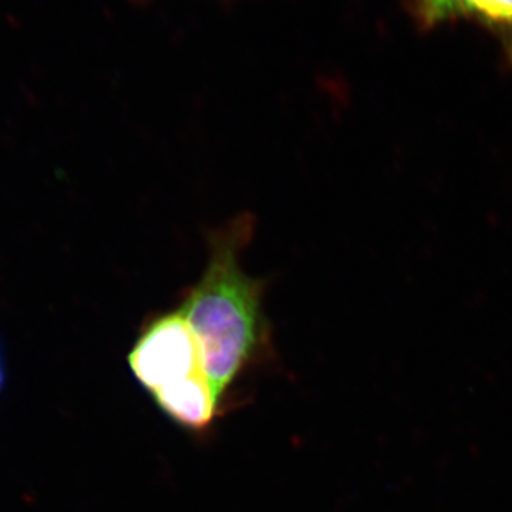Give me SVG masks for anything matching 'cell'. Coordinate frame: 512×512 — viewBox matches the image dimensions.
<instances>
[{
    "instance_id": "obj_5",
    "label": "cell",
    "mask_w": 512,
    "mask_h": 512,
    "mask_svg": "<svg viewBox=\"0 0 512 512\" xmlns=\"http://www.w3.org/2000/svg\"><path fill=\"white\" fill-rule=\"evenodd\" d=\"M431 19H443L460 12L458 0H423Z\"/></svg>"
},
{
    "instance_id": "obj_2",
    "label": "cell",
    "mask_w": 512,
    "mask_h": 512,
    "mask_svg": "<svg viewBox=\"0 0 512 512\" xmlns=\"http://www.w3.org/2000/svg\"><path fill=\"white\" fill-rule=\"evenodd\" d=\"M127 362L134 379L150 396L205 375L197 342L178 308L146 320Z\"/></svg>"
},
{
    "instance_id": "obj_4",
    "label": "cell",
    "mask_w": 512,
    "mask_h": 512,
    "mask_svg": "<svg viewBox=\"0 0 512 512\" xmlns=\"http://www.w3.org/2000/svg\"><path fill=\"white\" fill-rule=\"evenodd\" d=\"M458 8L495 25L512 28V0H458Z\"/></svg>"
},
{
    "instance_id": "obj_3",
    "label": "cell",
    "mask_w": 512,
    "mask_h": 512,
    "mask_svg": "<svg viewBox=\"0 0 512 512\" xmlns=\"http://www.w3.org/2000/svg\"><path fill=\"white\" fill-rule=\"evenodd\" d=\"M150 397L164 416L194 434L208 431L221 412L205 375L191 377Z\"/></svg>"
},
{
    "instance_id": "obj_1",
    "label": "cell",
    "mask_w": 512,
    "mask_h": 512,
    "mask_svg": "<svg viewBox=\"0 0 512 512\" xmlns=\"http://www.w3.org/2000/svg\"><path fill=\"white\" fill-rule=\"evenodd\" d=\"M254 231L255 217L249 212L212 231L204 272L177 306L197 342L202 370L221 410L241 377L272 355L266 282L247 274L241 262Z\"/></svg>"
},
{
    "instance_id": "obj_6",
    "label": "cell",
    "mask_w": 512,
    "mask_h": 512,
    "mask_svg": "<svg viewBox=\"0 0 512 512\" xmlns=\"http://www.w3.org/2000/svg\"><path fill=\"white\" fill-rule=\"evenodd\" d=\"M3 382V370H2V360H0V389H2Z\"/></svg>"
}]
</instances>
